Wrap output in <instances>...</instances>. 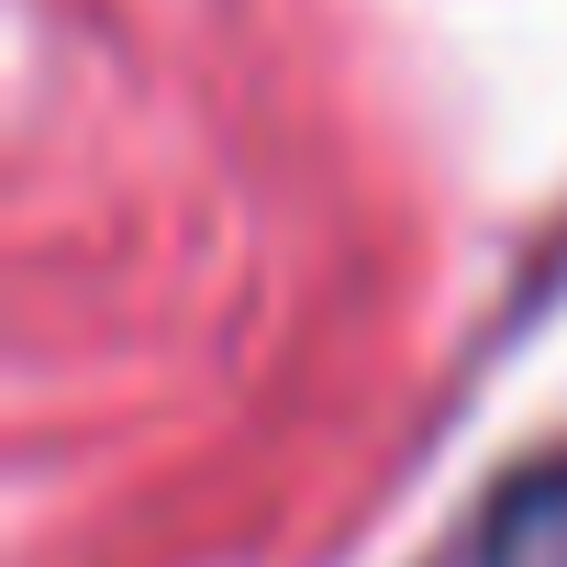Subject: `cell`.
<instances>
[{"instance_id": "1", "label": "cell", "mask_w": 567, "mask_h": 567, "mask_svg": "<svg viewBox=\"0 0 567 567\" xmlns=\"http://www.w3.org/2000/svg\"><path fill=\"white\" fill-rule=\"evenodd\" d=\"M478 567H567V456L501 489V512H489V545H478Z\"/></svg>"}]
</instances>
